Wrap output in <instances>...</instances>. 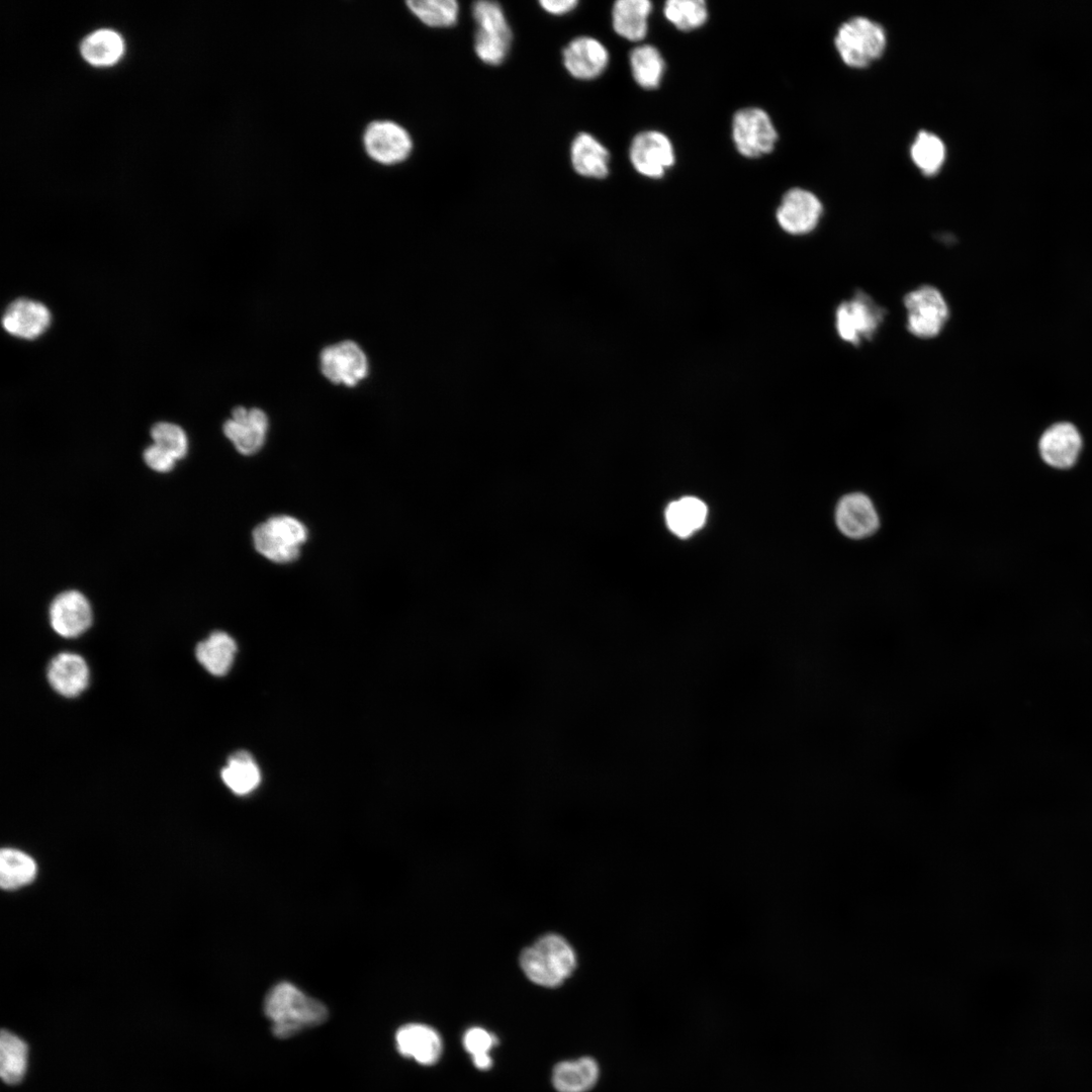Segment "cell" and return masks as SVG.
Wrapping results in <instances>:
<instances>
[{"instance_id": "obj_1", "label": "cell", "mask_w": 1092, "mask_h": 1092, "mask_svg": "<svg viewBox=\"0 0 1092 1092\" xmlns=\"http://www.w3.org/2000/svg\"><path fill=\"white\" fill-rule=\"evenodd\" d=\"M264 1013L278 1038H288L305 1028L321 1025L329 1016L324 1003L305 995L289 982H280L269 990L264 1000Z\"/></svg>"}, {"instance_id": "obj_2", "label": "cell", "mask_w": 1092, "mask_h": 1092, "mask_svg": "<svg viewBox=\"0 0 1092 1092\" xmlns=\"http://www.w3.org/2000/svg\"><path fill=\"white\" fill-rule=\"evenodd\" d=\"M520 965L533 983L553 988L572 974L576 958L573 948L562 936L549 933L522 951Z\"/></svg>"}, {"instance_id": "obj_3", "label": "cell", "mask_w": 1092, "mask_h": 1092, "mask_svg": "<svg viewBox=\"0 0 1092 1092\" xmlns=\"http://www.w3.org/2000/svg\"><path fill=\"white\" fill-rule=\"evenodd\" d=\"M472 16L477 26L474 34L476 56L484 64L500 65L512 42V30L502 6L494 1H476L472 5Z\"/></svg>"}, {"instance_id": "obj_4", "label": "cell", "mask_w": 1092, "mask_h": 1092, "mask_svg": "<svg viewBox=\"0 0 1092 1092\" xmlns=\"http://www.w3.org/2000/svg\"><path fill=\"white\" fill-rule=\"evenodd\" d=\"M886 41L884 28L861 16L843 22L834 38L840 58L853 68H864L879 59L885 51Z\"/></svg>"}, {"instance_id": "obj_5", "label": "cell", "mask_w": 1092, "mask_h": 1092, "mask_svg": "<svg viewBox=\"0 0 1092 1092\" xmlns=\"http://www.w3.org/2000/svg\"><path fill=\"white\" fill-rule=\"evenodd\" d=\"M306 539V527L296 518L286 515L273 516L253 531L256 550L276 563L295 560Z\"/></svg>"}, {"instance_id": "obj_6", "label": "cell", "mask_w": 1092, "mask_h": 1092, "mask_svg": "<svg viewBox=\"0 0 1092 1092\" xmlns=\"http://www.w3.org/2000/svg\"><path fill=\"white\" fill-rule=\"evenodd\" d=\"M732 140L740 155L753 159L774 150L778 133L769 115L764 110L758 107H746L733 115Z\"/></svg>"}, {"instance_id": "obj_7", "label": "cell", "mask_w": 1092, "mask_h": 1092, "mask_svg": "<svg viewBox=\"0 0 1092 1092\" xmlns=\"http://www.w3.org/2000/svg\"><path fill=\"white\" fill-rule=\"evenodd\" d=\"M907 329L915 337L930 339L937 336L948 318L947 304L938 289L923 285L904 297Z\"/></svg>"}, {"instance_id": "obj_8", "label": "cell", "mask_w": 1092, "mask_h": 1092, "mask_svg": "<svg viewBox=\"0 0 1092 1092\" xmlns=\"http://www.w3.org/2000/svg\"><path fill=\"white\" fill-rule=\"evenodd\" d=\"M835 326L839 337L854 346L862 340H871L884 318V310L862 291L841 302L835 312Z\"/></svg>"}, {"instance_id": "obj_9", "label": "cell", "mask_w": 1092, "mask_h": 1092, "mask_svg": "<svg viewBox=\"0 0 1092 1092\" xmlns=\"http://www.w3.org/2000/svg\"><path fill=\"white\" fill-rule=\"evenodd\" d=\"M822 212V203L814 193L796 187L783 195L775 217L779 228L785 234L800 237L816 229Z\"/></svg>"}, {"instance_id": "obj_10", "label": "cell", "mask_w": 1092, "mask_h": 1092, "mask_svg": "<svg viewBox=\"0 0 1092 1092\" xmlns=\"http://www.w3.org/2000/svg\"><path fill=\"white\" fill-rule=\"evenodd\" d=\"M834 523L840 534L853 541L872 537L881 526L872 498L860 491L845 493L838 499L834 509Z\"/></svg>"}, {"instance_id": "obj_11", "label": "cell", "mask_w": 1092, "mask_h": 1092, "mask_svg": "<svg viewBox=\"0 0 1092 1092\" xmlns=\"http://www.w3.org/2000/svg\"><path fill=\"white\" fill-rule=\"evenodd\" d=\"M363 144L367 155L383 165L403 162L413 150L407 130L391 120L370 122L364 131Z\"/></svg>"}, {"instance_id": "obj_12", "label": "cell", "mask_w": 1092, "mask_h": 1092, "mask_svg": "<svg viewBox=\"0 0 1092 1092\" xmlns=\"http://www.w3.org/2000/svg\"><path fill=\"white\" fill-rule=\"evenodd\" d=\"M630 162L642 176L661 178L675 162L673 146L661 131L644 130L630 145Z\"/></svg>"}, {"instance_id": "obj_13", "label": "cell", "mask_w": 1092, "mask_h": 1092, "mask_svg": "<svg viewBox=\"0 0 1092 1092\" xmlns=\"http://www.w3.org/2000/svg\"><path fill=\"white\" fill-rule=\"evenodd\" d=\"M322 373L330 381L348 386L356 385L368 373V361L362 349L353 341L329 346L320 356Z\"/></svg>"}, {"instance_id": "obj_14", "label": "cell", "mask_w": 1092, "mask_h": 1092, "mask_svg": "<svg viewBox=\"0 0 1092 1092\" xmlns=\"http://www.w3.org/2000/svg\"><path fill=\"white\" fill-rule=\"evenodd\" d=\"M225 437L243 455L257 453L265 443L268 430L266 414L257 407L237 406L222 427Z\"/></svg>"}, {"instance_id": "obj_15", "label": "cell", "mask_w": 1092, "mask_h": 1092, "mask_svg": "<svg viewBox=\"0 0 1092 1092\" xmlns=\"http://www.w3.org/2000/svg\"><path fill=\"white\" fill-rule=\"evenodd\" d=\"M562 62L573 78L593 80L607 69L609 53L600 40L590 36H578L563 49Z\"/></svg>"}, {"instance_id": "obj_16", "label": "cell", "mask_w": 1092, "mask_h": 1092, "mask_svg": "<svg viewBox=\"0 0 1092 1092\" xmlns=\"http://www.w3.org/2000/svg\"><path fill=\"white\" fill-rule=\"evenodd\" d=\"M50 622L60 636L77 637L92 623L91 607L87 599L77 590L61 593L51 604Z\"/></svg>"}, {"instance_id": "obj_17", "label": "cell", "mask_w": 1092, "mask_h": 1092, "mask_svg": "<svg viewBox=\"0 0 1092 1092\" xmlns=\"http://www.w3.org/2000/svg\"><path fill=\"white\" fill-rule=\"evenodd\" d=\"M1082 437L1078 429L1069 422H1060L1049 427L1038 442L1042 460L1052 467L1066 469L1072 467L1080 454Z\"/></svg>"}, {"instance_id": "obj_18", "label": "cell", "mask_w": 1092, "mask_h": 1092, "mask_svg": "<svg viewBox=\"0 0 1092 1092\" xmlns=\"http://www.w3.org/2000/svg\"><path fill=\"white\" fill-rule=\"evenodd\" d=\"M51 324V312L41 302L29 298L12 301L2 315V327L10 335L32 340L42 335Z\"/></svg>"}, {"instance_id": "obj_19", "label": "cell", "mask_w": 1092, "mask_h": 1092, "mask_svg": "<svg viewBox=\"0 0 1092 1092\" xmlns=\"http://www.w3.org/2000/svg\"><path fill=\"white\" fill-rule=\"evenodd\" d=\"M395 1043L400 1055L425 1066L435 1064L443 1050L438 1031L423 1023L400 1026L395 1033Z\"/></svg>"}, {"instance_id": "obj_20", "label": "cell", "mask_w": 1092, "mask_h": 1092, "mask_svg": "<svg viewBox=\"0 0 1092 1092\" xmlns=\"http://www.w3.org/2000/svg\"><path fill=\"white\" fill-rule=\"evenodd\" d=\"M51 687L64 697H76L89 682V668L78 654L62 652L49 663L47 670Z\"/></svg>"}, {"instance_id": "obj_21", "label": "cell", "mask_w": 1092, "mask_h": 1092, "mask_svg": "<svg viewBox=\"0 0 1092 1092\" xmlns=\"http://www.w3.org/2000/svg\"><path fill=\"white\" fill-rule=\"evenodd\" d=\"M570 162L578 175L602 179L609 174L610 153L594 135L580 132L571 143Z\"/></svg>"}, {"instance_id": "obj_22", "label": "cell", "mask_w": 1092, "mask_h": 1092, "mask_svg": "<svg viewBox=\"0 0 1092 1092\" xmlns=\"http://www.w3.org/2000/svg\"><path fill=\"white\" fill-rule=\"evenodd\" d=\"M652 3L648 0H618L612 8L615 32L631 41L642 40L648 30Z\"/></svg>"}, {"instance_id": "obj_23", "label": "cell", "mask_w": 1092, "mask_h": 1092, "mask_svg": "<svg viewBox=\"0 0 1092 1092\" xmlns=\"http://www.w3.org/2000/svg\"><path fill=\"white\" fill-rule=\"evenodd\" d=\"M599 1077L596 1060L582 1057L558 1063L552 1072V1083L558 1092H586L597 1084Z\"/></svg>"}, {"instance_id": "obj_24", "label": "cell", "mask_w": 1092, "mask_h": 1092, "mask_svg": "<svg viewBox=\"0 0 1092 1092\" xmlns=\"http://www.w3.org/2000/svg\"><path fill=\"white\" fill-rule=\"evenodd\" d=\"M236 652L235 640L223 631L212 632L206 639L199 642L195 649L198 662L209 673L216 676H222L230 671Z\"/></svg>"}, {"instance_id": "obj_25", "label": "cell", "mask_w": 1092, "mask_h": 1092, "mask_svg": "<svg viewBox=\"0 0 1092 1092\" xmlns=\"http://www.w3.org/2000/svg\"><path fill=\"white\" fill-rule=\"evenodd\" d=\"M220 775L225 786L238 795L251 793L261 781L258 764L253 756L244 750L230 756Z\"/></svg>"}, {"instance_id": "obj_26", "label": "cell", "mask_w": 1092, "mask_h": 1092, "mask_svg": "<svg viewBox=\"0 0 1092 1092\" xmlns=\"http://www.w3.org/2000/svg\"><path fill=\"white\" fill-rule=\"evenodd\" d=\"M630 68L635 82L643 89L659 86L665 68L659 51L651 44L636 47L630 53Z\"/></svg>"}, {"instance_id": "obj_27", "label": "cell", "mask_w": 1092, "mask_h": 1092, "mask_svg": "<svg viewBox=\"0 0 1092 1092\" xmlns=\"http://www.w3.org/2000/svg\"><path fill=\"white\" fill-rule=\"evenodd\" d=\"M706 505L693 496L672 502L666 509V522L669 529L680 537H688L703 526L706 520Z\"/></svg>"}, {"instance_id": "obj_28", "label": "cell", "mask_w": 1092, "mask_h": 1092, "mask_svg": "<svg viewBox=\"0 0 1092 1092\" xmlns=\"http://www.w3.org/2000/svg\"><path fill=\"white\" fill-rule=\"evenodd\" d=\"M121 36L110 29H100L88 35L81 46L86 61L95 66L112 65L123 53Z\"/></svg>"}, {"instance_id": "obj_29", "label": "cell", "mask_w": 1092, "mask_h": 1092, "mask_svg": "<svg viewBox=\"0 0 1092 1092\" xmlns=\"http://www.w3.org/2000/svg\"><path fill=\"white\" fill-rule=\"evenodd\" d=\"M27 1045L17 1035L2 1030L0 1035V1075L7 1084H16L24 1076Z\"/></svg>"}, {"instance_id": "obj_30", "label": "cell", "mask_w": 1092, "mask_h": 1092, "mask_svg": "<svg viewBox=\"0 0 1092 1092\" xmlns=\"http://www.w3.org/2000/svg\"><path fill=\"white\" fill-rule=\"evenodd\" d=\"M36 874L34 860L26 853L4 848L0 854V884L4 889H17L31 882Z\"/></svg>"}, {"instance_id": "obj_31", "label": "cell", "mask_w": 1092, "mask_h": 1092, "mask_svg": "<svg viewBox=\"0 0 1092 1092\" xmlns=\"http://www.w3.org/2000/svg\"><path fill=\"white\" fill-rule=\"evenodd\" d=\"M407 8L424 24L430 27H450L459 17V4L455 0H410Z\"/></svg>"}, {"instance_id": "obj_32", "label": "cell", "mask_w": 1092, "mask_h": 1092, "mask_svg": "<svg viewBox=\"0 0 1092 1092\" xmlns=\"http://www.w3.org/2000/svg\"><path fill=\"white\" fill-rule=\"evenodd\" d=\"M910 155L924 175L932 176L945 160V147L937 135L921 130L911 146Z\"/></svg>"}, {"instance_id": "obj_33", "label": "cell", "mask_w": 1092, "mask_h": 1092, "mask_svg": "<svg viewBox=\"0 0 1092 1092\" xmlns=\"http://www.w3.org/2000/svg\"><path fill=\"white\" fill-rule=\"evenodd\" d=\"M665 18L677 29L690 31L703 26L708 9L703 0H668L664 3Z\"/></svg>"}, {"instance_id": "obj_34", "label": "cell", "mask_w": 1092, "mask_h": 1092, "mask_svg": "<svg viewBox=\"0 0 1092 1092\" xmlns=\"http://www.w3.org/2000/svg\"><path fill=\"white\" fill-rule=\"evenodd\" d=\"M495 1043V1035L481 1027H471L463 1036L464 1049L471 1055L474 1066L480 1070L491 1067L489 1052Z\"/></svg>"}, {"instance_id": "obj_35", "label": "cell", "mask_w": 1092, "mask_h": 1092, "mask_svg": "<svg viewBox=\"0 0 1092 1092\" xmlns=\"http://www.w3.org/2000/svg\"><path fill=\"white\" fill-rule=\"evenodd\" d=\"M154 444L169 452L175 459L183 458L187 452V438L177 425L167 422L155 424L151 429Z\"/></svg>"}, {"instance_id": "obj_36", "label": "cell", "mask_w": 1092, "mask_h": 1092, "mask_svg": "<svg viewBox=\"0 0 1092 1092\" xmlns=\"http://www.w3.org/2000/svg\"><path fill=\"white\" fill-rule=\"evenodd\" d=\"M144 460L150 468L167 472L173 468L176 459L162 447L153 444L145 450Z\"/></svg>"}, {"instance_id": "obj_37", "label": "cell", "mask_w": 1092, "mask_h": 1092, "mask_svg": "<svg viewBox=\"0 0 1092 1092\" xmlns=\"http://www.w3.org/2000/svg\"><path fill=\"white\" fill-rule=\"evenodd\" d=\"M543 10L552 15H564L574 10L578 4L576 0H542L539 2Z\"/></svg>"}]
</instances>
